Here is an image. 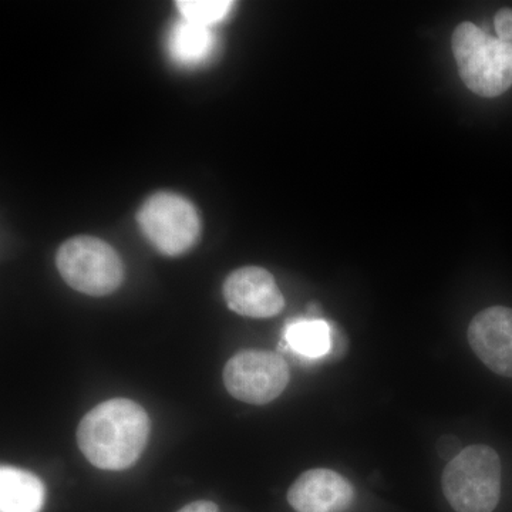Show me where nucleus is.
I'll return each instance as SVG.
<instances>
[{"mask_svg": "<svg viewBox=\"0 0 512 512\" xmlns=\"http://www.w3.org/2000/svg\"><path fill=\"white\" fill-rule=\"evenodd\" d=\"M150 417L130 399H111L97 404L77 427V446L83 456L101 470L133 467L150 437Z\"/></svg>", "mask_w": 512, "mask_h": 512, "instance_id": "1", "label": "nucleus"}, {"mask_svg": "<svg viewBox=\"0 0 512 512\" xmlns=\"http://www.w3.org/2000/svg\"><path fill=\"white\" fill-rule=\"evenodd\" d=\"M451 49L461 80L477 96L491 99L512 86V43L464 22L454 30Z\"/></svg>", "mask_w": 512, "mask_h": 512, "instance_id": "2", "label": "nucleus"}, {"mask_svg": "<svg viewBox=\"0 0 512 512\" xmlns=\"http://www.w3.org/2000/svg\"><path fill=\"white\" fill-rule=\"evenodd\" d=\"M441 487L454 511L493 512L501 495L497 451L483 444L463 448L444 468Z\"/></svg>", "mask_w": 512, "mask_h": 512, "instance_id": "3", "label": "nucleus"}, {"mask_svg": "<svg viewBox=\"0 0 512 512\" xmlns=\"http://www.w3.org/2000/svg\"><path fill=\"white\" fill-rule=\"evenodd\" d=\"M56 266L63 281L84 295L107 296L123 284L124 266L116 249L90 235L60 245Z\"/></svg>", "mask_w": 512, "mask_h": 512, "instance_id": "4", "label": "nucleus"}, {"mask_svg": "<svg viewBox=\"0 0 512 512\" xmlns=\"http://www.w3.org/2000/svg\"><path fill=\"white\" fill-rule=\"evenodd\" d=\"M144 237L160 254L183 255L201 235V220L191 201L175 192L151 195L137 214Z\"/></svg>", "mask_w": 512, "mask_h": 512, "instance_id": "5", "label": "nucleus"}, {"mask_svg": "<svg viewBox=\"0 0 512 512\" xmlns=\"http://www.w3.org/2000/svg\"><path fill=\"white\" fill-rule=\"evenodd\" d=\"M291 380L284 357L271 350H242L228 360L224 384L241 402L262 406L278 399Z\"/></svg>", "mask_w": 512, "mask_h": 512, "instance_id": "6", "label": "nucleus"}, {"mask_svg": "<svg viewBox=\"0 0 512 512\" xmlns=\"http://www.w3.org/2000/svg\"><path fill=\"white\" fill-rule=\"evenodd\" d=\"M222 293L228 308L247 318H274L285 308L274 275L261 266H244L229 274Z\"/></svg>", "mask_w": 512, "mask_h": 512, "instance_id": "7", "label": "nucleus"}, {"mask_svg": "<svg viewBox=\"0 0 512 512\" xmlns=\"http://www.w3.org/2000/svg\"><path fill=\"white\" fill-rule=\"evenodd\" d=\"M467 336L471 349L488 369L512 377V309L493 306L478 313Z\"/></svg>", "mask_w": 512, "mask_h": 512, "instance_id": "8", "label": "nucleus"}, {"mask_svg": "<svg viewBox=\"0 0 512 512\" xmlns=\"http://www.w3.org/2000/svg\"><path fill=\"white\" fill-rule=\"evenodd\" d=\"M353 500V485L328 468L305 471L288 491V503L296 512H345Z\"/></svg>", "mask_w": 512, "mask_h": 512, "instance_id": "9", "label": "nucleus"}, {"mask_svg": "<svg viewBox=\"0 0 512 512\" xmlns=\"http://www.w3.org/2000/svg\"><path fill=\"white\" fill-rule=\"evenodd\" d=\"M45 503V485L22 468H0V512H40Z\"/></svg>", "mask_w": 512, "mask_h": 512, "instance_id": "10", "label": "nucleus"}, {"mask_svg": "<svg viewBox=\"0 0 512 512\" xmlns=\"http://www.w3.org/2000/svg\"><path fill=\"white\" fill-rule=\"evenodd\" d=\"M215 36L211 28L197 25L181 19L171 30L170 47L171 56L175 62L184 66H197L207 62L214 52Z\"/></svg>", "mask_w": 512, "mask_h": 512, "instance_id": "11", "label": "nucleus"}, {"mask_svg": "<svg viewBox=\"0 0 512 512\" xmlns=\"http://www.w3.org/2000/svg\"><path fill=\"white\" fill-rule=\"evenodd\" d=\"M285 339L293 352L309 359L328 355L332 346L328 323L318 319L292 323L286 329Z\"/></svg>", "mask_w": 512, "mask_h": 512, "instance_id": "12", "label": "nucleus"}, {"mask_svg": "<svg viewBox=\"0 0 512 512\" xmlns=\"http://www.w3.org/2000/svg\"><path fill=\"white\" fill-rule=\"evenodd\" d=\"M232 8L228 0H180L177 9L183 19L197 25L210 28L214 23L221 22Z\"/></svg>", "mask_w": 512, "mask_h": 512, "instance_id": "13", "label": "nucleus"}, {"mask_svg": "<svg viewBox=\"0 0 512 512\" xmlns=\"http://www.w3.org/2000/svg\"><path fill=\"white\" fill-rule=\"evenodd\" d=\"M495 32L498 39L505 43H512V9L503 8L498 10L494 19Z\"/></svg>", "mask_w": 512, "mask_h": 512, "instance_id": "14", "label": "nucleus"}, {"mask_svg": "<svg viewBox=\"0 0 512 512\" xmlns=\"http://www.w3.org/2000/svg\"><path fill=\"white\" fill-rule=\"evenodd\" d=\"M177 512H220V510H218V505L211 501H194Z\"/></svg>", "mask_w": 512, "mask_h": 512, "instance_id": "15", "label": "nucleus"}]
</instances>
